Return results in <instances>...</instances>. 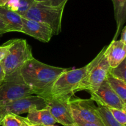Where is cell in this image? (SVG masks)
Listing matches in <instances>:
<instances>
[{"mask_svg":"<svg viewBox=\"0 0 126 126\" xmlns=\"http://www.w3.org/2000/svg\"><path fill=\"white\" fill-rule=\"evenodd\" d=\"M66 70L47 65L33 58L23 64L20 72L25 82L33 89L35 95L45 98L54 82Z\"/></svg>","mask_w":126,"mask_h":126,"instance_id":"1","label":"cell"},{"mask_svg":"<svg viewBox=\"0 0 126 126\" xmlns=\"http://www.w3.org/2000/svg\"><path fill=\"white\" fill-rule=\"evenodd\" d=\"M105 46L97 56L87 64L86 74L76 87L75 92L86 90L90 94L92 93L105 80L110 68L105 55Z\"/></svg>","mask_w":126,"mask_h":126,"instance_id":"2","label":"cell"},{"mask_svg":"<svg viewBox=\"0 0 126 126\" xmlns=\"http://www.w3.org/2000/svg\"><path fill=\"white\" fill-rule=\"evenodd\" d=\"M65 7H55L43 2H34L22 17L44 23L52 28L54 35L62 30V21Z\"/></svg>","mask_w":126,"mask_h":126,"instance_id":"3","label":"cell"},{"mask_svg":"<svg viewBox=\"0 0 126 126\" xmlns=\"http://www.w3.org/2000/svg\"><path fill=\"white\" fill-rule=\"evenodd\" d=\"M32 95H35V93L26 84L20 70H18L5 76L4 80L0 86V106Z\"/></svg>","mask_w":126,"mask_h":126,"instance_id":"4","label":"cell"},{"mask_svg":"<svg viewBox=\"0 0 126 126\" xmlns=\"http://www.w3.org/2000/svg\"><path fill=\"white\" fill-rule=\"evenodd\" d=\"M33 58L32 47L26 40L12 39L8 53L2 61L5 76L20 70Z\"/></svg>","mask_w":126,"mask_h":126,"instance_id":"5","label":"cell"},{"mask_svg":"<svg viewBox=\"0 0 126 126\" xmlns=\"http://www.w3.org/2000/svg\"><path fill=\"white\" fill-rule=\"evenodd\" d=\"M87 65L79 69L72 70L66 69L54 82L50 93L47 97H72L76 93V87L84 77Z\"/></svg>","mask_w":126,"mask_h":126,"instance_id":"6","label":"cell"},{"mask_svg":"<svg viewBox=\"0 0 126 126\" xmlns=\"http://www.w3.org/2000/svg\"><path fill=\"white\" fill-rule=\"evenodd\" d=\"M70 96L46 98L47 106L57 122L63 126H78L70 106Z\"/></svg>","mask_w":126,"mask_h":126,"instance_id":"7","label":"cell"},{"mask_svg":"<svg viewBox=\"0 0 126 126\" xmlns=\"http://www.w3.org/2000/svg\"><path fill=\"white\" fill-rule=\"evenodd\" d=\"M70 103L74 120L103 124L97 112V107L91 98H71Z\"/></svg>","mask_w":126,"mask_h":126,"instance_id":"8","label":"cell"},{"mask_svg":"<svg viewBox=\"0 0 126 126\" xmlns=\"http://www.w3.org/2000/svg\"><path fill=\"white\" fill-rule=\"evenodd\" d=\"M3 114L12 113L16 115L28 113V111L33 108L38 109L47 107L46 100L44 98L39 95H29L21 98L7 105L0 106Z\"/></svg>","mask_w":126,"mask_h":126,"instance_id":"9","label":"cell"},{"mask_svg":"<svg viewBox=\"0 0 126 126\" xmlns=\"http://www.w3.org/2000/svg\"><path fill=\"white\" fill-rule=\"evenodd\" d=\"M91 98L97 105L126 111V103L114 92L106 79L95 92L91 93Z\"/></svg>","mask_w":126,"mask_h":126,"instance_id":"10","label":"cell"},{"mask_svg":"<svg viewBox=\"0 0 126 126\" xmlns=\"http://www.w3.org/2000/svg\"><path fill=\"white\" fill-rule=\"evenodd\" d=\"M22 23V33L31 36L40 42L48 43L54 35L52 28L44 23L23 17Z\"/></svg>","mask_w":126,"mask_h":126,"instance_id":"11","label":"cell"},{"mask_svg":"<svg viewBox=\"0 0 126 126\" xmlns=\"http://www.w3.org/2000/svg\"><path fill=\"white\" fill-rule=\"evenodd\" d=\"M105 55L110 67H115L126 59V44L121 40H113L110 44L106 46Z\"/></svg>","mask_w":126,"mask_h":126,"instance_id":"12","label":"cell"},{"mask_svg":"<svg viewBox=\"0 0 126 126\" xmlns=\"http://www.w3.org/2000/svg\"><path fill=\"white\" fill-rule=\"evenodd\" d=\"M26 119L30 123L40 126H50L57 123L47 106L40 109H32L28 111Z\"/></svg>","mask_w":126,"mask_h":126,"instance_id":"13","label":"cell"},{"mask_svg":"<svg viewBox=\"0 0 126 126\" xmlns=\"http://www.w3.org/2000/svg\"><path fill=\"white\" fill-rule=\"evenodd\" d=\"M0 17L8 27L9 32H22V16L19 14L11 11L5 6H0Z\"/></svg>","mask_w":126,"mask_h":126,"instance_id":"14","label":"cell"},{"mask_svg":"<svg viewBox=\"0 0 126 126\" xmlns=\"http://www.w3.org/2000/svg\"><path fill=\"white\" fill-rule=\"evenodd\" d=\"M114 8V18L116 22V31L113 40L118 38L126 21V0H111Z\"/></svg>","mask_w":126,"mask_h":126,"instance_id":"15","label":"cell"},{"mask_svg":"<svg viewBox=\"0 0 126 126\" xmlns=\"http://www.w3.org/2000/svg\"><path fill=\"white\" fill-rule=\"evenodd\" d=\"M106 80L114 92L126 103V82L114 77L109 72L106 77Z\"/></svg>","mask_w":126,"mask_h":126,"instance_id":"16","label":"cell"},{"mask_svg":"<svg viewBox=\"0 0 126 126\" xmlns=\"http://www.w3.org/2000/svg\"><path fill=\"white\" fill-rule=\"evenodd\" d=\"M97 112L105 126H124L113 117L109 109L107 106L98 105Z\"/></svg>","mask_w":126,"mask_h":126,"instance_id":"17","label":"cell"},{"mask_svg":"<svg viewBox=\"0 0 126 126\" xmlns=\"http://www.w3.org/2000/svg\"><path fill=\"white\" fill-rule=\"evenodd\" d=\"M108 72L114 77L126 82V59L115 67L110 68Z\"/></svg>","mask_w":126,"mask_h":126,"instance_id":"18","label":"cell"},{"mask_svg":"<svg viewBox=\"0 0 126 126\" xmlns=\"http://www.w3.org/2000/svg\"><path fill=\"white\" fill-rule=\"evenodd\" d=\"M22 124V117L19 115L7 113L4 116L1 121L2 126H21Z\"/></svg>","mask_w":126,"mask_h":126,"instance_id":"19","label":"cell"},{"mask_svg":"<svg viewBox=\"0 0 126 126\" xmlns=\"http://www.w3.org/2000/svg\"><path fill=\"white\" fill-rule=\"evenodd\" d=\"M112 116L119 123L126 126V111L119 109L114 107H108Z\"/></svg>","mask_w":126,"mask_h":126,"instance_id":"20","label":"cell"},{"mask_svg":"<svg viewBox=\"0 0 126 126\" xmlns=\"http://www.w3.org/2000/svg\"><path fill=\"white\" fill-rule=\"evenodd\" d=\"M20 7L17 13L23 16L28 9L34 2V0H19Z\"/></svg>","mask_w":126,"mask_h":126,"instance_id":"21","label":"cell"},{"mask_svg":"<svg viewBox=\"0 0 126 126\" xmlns=\"http://www.w3.org/2000/svg\"><path fill=\"white\" fill-rule=\"evenodd\" d=\"M11 42H12V40H10L0 46V63L3 61V59L7 55Z\"/></svg>","mask_w":126,"mask_h":126,"instance_id":"22","label":"cell"},{"mask_svg":"<svg viewBox=\"0 0 126 126\" xmlns=\"http://www.w3.org/2000/svg\"><path fill=\"white\" fill-rule=\"evenodd\" d=\"M5 7L14 12H18L20 7L19 0H9Z\"/></svg>","mask_w":126,"mask_h":126,"instance_id":"23","label":"cell"},{"mask_svg":"<svg viewBox=\"0 0 126 126\" xmlns=\"http://www.w3.org/2000/svg\"><path fill=\"white\" fill-rule=\"evenodd\" d=\"M68 0H48L47 2H43L46 4L55 7H65Z\"/></svg>","mask_w":126,"mask_h":126,"instance_id":"24","label":"cell"},{"mask_svg":"<svg viewBox=\"0 0 126 126\" xmlns=\"http://www.w3.org/2000/svg\"><path fill=\"white\" fill-rule=\"evenodd\" d=\"M78 126H105L103 124L95 123V122H87L80 120H75Z\"/></svg>","mask_w":126,"mask_h":126,"instance_id":"25","label":"cell"},{"mask_svg":"<svg viewBox=\"0 0 126 126\" xmlns=\"http://www.w3.org/2000/svg\"><path fill=\"white\" fill-rule=\"evenodd\" d=\"M0 32L4 33V34L7 33V32H9L8 27H7L6 23H4V22L2 21L1 17H0Z\"/></svg>","mask_w":126,"mask_h":126,"instance_id":"26","label":"cell"},{"mask_svg":"<svg viewBox=\"0 0 126 126\" xmlns=\"http://www.w3.org/2000/svg\"><path fill=\"white\" fill-rule=\"evenodd\" d=\"M5 78V74L4 71V68L3 65H2V63L1 62L0 63V86L3 82Z\"/></svg>","mask_w":126,"mask_h":126,"instance_id":"27","label":"cell"},{"mask_svg":"<svg viewBox=\"0 0 126 126\" xmlns=\"http://www.w3.org/2000/svg\"><path fill=\"white\" fill-rule=\"evenodd\" d=\"M121 33V39L119 40H121L123 43L126 44V27H124L122 28Z\"/></svg>","mask_w":126,"mask_h":126,"instance_id":"28","label":"cell"},{"mask_svg":"<svg viewBox=\"0 0 126 126\" xmlns=\"http://www.w3.org/2000/svg\"><path fill=\"white\" fill-rule=\"evenodd\" d=\"M21 126H32L30 122L26 119V117H22V124Z\"/></svg>","mask_w":126,"mask_h":126,"instance_id":"29","label":"cell"},{"mask_svg":"<svg viewBox=\"0 0 126 126\" xmlns=\"http://www.w3.org/2000/svg\"><path fill=\"white\" fill-rule=\"evenodd\" d=\"M9 0H0V6H5Z\"/></svg>","mask_w":126,"mask_h":126,"instance_id":"30","label":"cell"},{"mask_svg":"<svg viewBox=\"0 0 126 126\" xmlns=\"http://www.w3.org/2000/svg\"><path fill=\"white\" fill-rule=\"evenodd\" d=\"M4 117V114H3V112H2V110H1V107H0V126H1V121H2V118Z\"/></svg>","mask_w":126,"mask_h":126,"instance_id":"31","label":"cell"},{"mask_svg":"<svg viewBox=\"0 0 126 126\" xmlns=\"http://www.w3.org/2000/svg\"><path fill=\"white\" fill-rule=\"evenodd\" d=\"M36 2H47L48 0H34Z\"/></svg>","mask_w":126,"mask_h":126,"instance_id":"32","label":"cell"},{"mask_svg":"<svg viewBox=\"0 0 126 126\" xmlns=\"http://www.w3.org/2000/svg\"><path fill=\"white\" fill-rule=\"evenodd\" d=\"M31 124L32 125V126H57L56 125H50V126H40V125H36V124H33L31 123Z\"/></svg>","mask_w":126,"mask_h":126,"instance_id":"33","label":"cell"},{"mask_svg":"<svg viewBox=\"0 0 126 126\" xmlns=\"http://www.w3.org/2000/svg\"><path fill=\"white\" fill-rule=\"evenodd\" d=\"M3 34H4V33H1V32H0V37H1V36H2Z\"/></svg>","mask_w":126,"mask_h":126,"instance_id":"34","label":"cell"}]
</instances>
